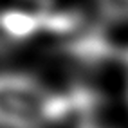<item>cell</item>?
I'll use <instances>...</instances> for the list:
<instances>
[{
	"label": "cell",
	"mask_w": 128,
	"mask_h": 128,
	"mask_svg": "<svg viewBox=\"0 0 128 128\" xmlns=\"http://www.w3.org/2000/svg\"><path fill=\"white\" fill-rule=\"evenodd\" d=\"M60 52L81 65L98 67L99 63L112 60V56L116 54V47L99 25H88V27L83 25L80 31L62 42Z\"/></svg>",
	"instance_id": "7a4b0ae2"
},
{
	"label": "cell",
	"mask_w": 128,
	"mask_h": 128,
	"mask_svg": "<svg viewBox=\"0 0 128 128\" xmlns=\"http://www.w3.org/2000/svg\"><path fill=\"white\" fill-rule=\"evenodd\" d=\"M52 92L29 72H0V128H42L50 123Z\"/></svg>",
	"instance_id": "6da1fadb"
},
{
	"label": "cell",
	"mask_w": 128,
	"mask_h": 128,
	"mask_svg": "<svg viewBox=\"0 0 128 128\" xmlns=\"http://www.w3.org/2000/svg\"><path fill=\"white\" fill-rule=\"evenodd\" d=\"M80 128H103V126H99V124H96V123H81L80 124Z\"/></svg>",
	"instance_id": "8992f818"
},
{
	"label": "cell",
	"mask_w": 128,
	"mask_h": 128,
	"mask_svg": "<svg viewBox=\"0 0 128 128\" xmlns=\"http://www.w3.org/2000/svg\"><path fill=\"white\" fill-rule=\"evenodd\" d=\"M13 45H14V42L7 36V32L2 29V25H0V56H2V54H7V52L13 49Z\"/></svg>",
	"instance_id": "5b68a950"
},
{
	"label": "cell",
	"mask_w": 128,
	"mask_h": 128,
	"mask_svg": "<svg viewBox=\"0 0 128 128\" xmlns=\"http://www.w3.org/2000/svg\"><path fill=\"white\" fill-rule=\"evenodd\" d=\"M98 9L106 22L128 24V0H96Z\"/></svg>",
	"instance_id": "277c9868"
},
{
	"label": "cell",
	"mask_w": 128,
	"mask_h": 128,
	"mask_svg": "<svg viewBox=\"0 0 128 128\" xmlns=\"http://www.w3.org/2000/svg\"><path fill=\"white\" fill-rule=\"evenodd\" d=\"M124 63H126V90H128V50L124 54Z\"/></svg>",
	"instance_id": "52a82bcc"
},
{
	"label": "cell",
	"mask_w": 128,
	"mask_h": 128,
	"mask_svg": "<svg viewBox=\"0 0 128 128\" xmlns=\"http://www.w3.org/2000/svg\"><path fill=\"white\" fill-rule=\"evenodd\" d=\"M0 25L14 44L20 40H27L31 36H34L36 32L44 31L40 11L36 13H29L22 9L0 11Z\"/></svg>",
	"instance_id": "3957f363"
}]
</instances>
